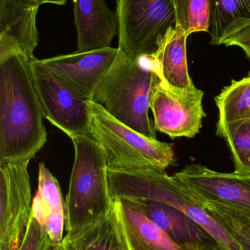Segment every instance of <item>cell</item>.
<instances>
[{
    "instance_id": "484cf974",
    "label": "cell",
    "mask_w": 250,
    "mask_h": 250,
    "mask_svg": "<svg viewBox=\"0 0 250 250\" xmlns=\"http://www.w3.org/2000/svg\"><path fill=\"white\" fill-rule=\"evenodd\" d=\"M59 248H60V250H76L66 236H65L62 243L59 245Z\"/></svg>"
},
{
    "instance_id": "52a82bcc",
    "label": "cell",
    "mask_w": 250,
    "mask_h": 250,
    "mask_svg": "<svg viewBox=\"0 0 250 250\" xmlns=\"http://www.w3.org/2000/svg\"><path fill=\"white\" fill-rule=\"evenodd\" d=\"M29 162L0 163V250H19L30 223Z\"/></svg>"
},
{
    "instance_id": "9a60e30c",
    "label": "cell",
    "mask_w": 250,
    "mask_h": 250,
    "mask_svg": "<svg viewBox=\"0 0 250 250\" xmlns=\"http://www.w3.org/2000/svg\"><path fill=\"white\" fill-rule=\"evenodd\" d=\"M36 0H0V42L19 48L27 57L39 42L37 16L40 6Z\"/></svg>"
},
{
    "instance_id": "3957f363",
    "label": "cell",
    "mask_w": 250,
    "mask_h": 250,
    "mask_svg": "<svg viewBox=\"0 0 250 250\" xmlns=\"http://www.w3.org/2000/svg\"><path fill=\"white\" fill-rule=\"evenodd\" d=\"M74 162L66 200V229L71 235L111 212L108 166L100 146L91 135L71 139Z\"/></svg>"
},
{
    "instance_id": "e0dca14e",
    "label": "cell",
    "mask_w": 250,
    "mask_h": 250,
    "mask_svg": "<svg viewBox=\"0 0 250 250\" xmlns=\"http://www.w3.org/2000/svg\"><path fill=\"white\" fill-rule=\"evenodd\" d=\"M188 36L179 26L167 32L157 52V60L161 82L172 90L185 92L195 89L189 74L186 56Z\"/></svg>"
},
{
    "instance_id": "30bf717a",
    "label": "cell",
    "mask_w": 250,
    "mask_h": 250,
    "mask_svg": "<svg viewBox=\"0 0 250 250\" xmlns=\"http://www.w3.org/2000/svg\"><path fill=\"white\" fill-rule=\"evenodd\" d=\"M173 176L195 199L224 204L250 217V175L191 164Z\"/></svg>"
},
{
    "instance_id": "83f0119b",
    "label": "cell",
    "mask_w": 250,
    "mask_h": 250,
    "mask_svg": "<svg viewBox=\"0 0 250 250\" xmlns=\"http://www.w3.org/2000/svg\"><path fill=\"white\" fill-rule=\"evenodd\" d=\"M47 250H60L59 245H53V244H51L49 248H48Z\"/></svg>"
},
{
    "instance_id": "ffe728a7",
    "label": "cell",
    "mask_w": 250,
    "mask_h": 250,
    "mask_svg": "<svg viewBox=\"0 0 250 250\" xmlns=\"http://www.w3.org/2000/svg\"><path fill=\"white\" fill-rule=\"evenodd\" d=\"M217 135L230 148L235 172L250 175V118L217 123Z\"/></svg>"
},
{
    "instance_id": "44dd1931",
    "label": "cell",
    "mask_w": 250,
    "mask_h": 250,
    "mask_svg": "<svg viewBox=\"0 0 250 250\" xmlns=\"http://www.w3.org/2000/svg\"><path fill=\"white\" fill-rule=\"evenodd\" d=\"M196 201L230 235L241 250H250V217L224 204L197 199Z\"/></svg>"
},
{
    "instance_id": "4fadbf2b",
    "label": "cell",
    "mask_w": 250,
    "mask_h": 250,
    "mask_svg": "<svg viewBox=\"0 0 250 250\" xmlns=\"http://www.w3.org/2000/svg\"><path fill=\"white\" fill-rule=\"evenodd\" d=\"M78 51H95L111 47L118 34L116 12L109 9L106 0H73Z\"/></svg>"
},
{
    "instance_id": "5bb4252c",
    "label": "cell",
    "mask_w": 250,
    "mask_h": 250,
    "mask_svg": "<svg viewBox=\"0 0 250 250\" xmlns=\"http://www.w3.org/2000/svg\"><path fill=\"white\" fill-rule=\"evenodd\" d=\"M113 201L117 224L128 250H185L132 201L122 198Z\"/></svg>"
},
{
    "instance_id": "8fae6325",
    "label": "cell",
    "mask_w": 250,
    "mask_h": 250,
    "mask_svg": "<svg viewBox=\"0 0 250 250\" xmlns=\"http://www.w3.org/2000/svg\"><path fill=\"white\" fill-rule=\"evenodd\" d=\"M118 48L56 56L38 60L36 62L67 83L88 101H92L95 89L114 64Z\"/></svg>"
},
{
    "instance_id": "4316f807",
    "label": "cell",
    "mask_w": 250,
    "mask_h": 250,
    "mask_svg": "<svg viewBox=\"0 0 250 250\" xmlns=\"http://www.w3.org/2000/svg\"><path fill=\"white\" fill-rule=\"evenodd\" d=\"M36 1H39L41 4L49 3V4H57V5H64L66 4L67 0H36Z\"/></svg>"
},
{
    "instance_id": "ba28073f",
    "label": "cell",
    "mask_w": 250,
    "mask_h": 250,
    "mask_svg": "<svg viewBox=\"0 0 250 250\" xmlns=\"http://www.w3.org/2000/svg\"><path fill=\"white\" fill-rule=\"evenodd\" d=\"M33 60L35 79L44 117L70 139L90 135L88 100Z\"/></svg>"
},
{
    "instance_id": "6da1fadb",
    "label": "cell",
    "mask_w": 250,
    "mask_h": 250,
    "mask_svg": "<svg viewBox=\"0 0 250 250\" xmlns=\"http://www.w3.org/2000/svg\"><path fill=\"white\" fill-rule=\"evenodd\" d=\"M35 58L0 42V163L30 161L47 141Z\"/></svg>"
},
{
    "instance_id": "cb8c5ba5",
    "label": "cell",
    "mask_w": 250,
    "mask_h": 250,
    "mask_svg": "<svg viewBox=\"0 0 250 250\" xmlns=\"http://www.w3.org/2000/svg\"><path fill=\"white\" fill-rule=\"evenodd\" d=\"M51 242L45 229L32 216L22 246L19 250H47Z\"/></svg>"
},
{
    "instance_id": "603a6c76",
    "label": "cell",
    "mask_w": 250,
    "mask_h": 250,
    "mask_svg": "<svg viewBox=\"0 0 250 250\" xmlns=\"http://www.w3.org/2000/svg\"><path fill=\"white\" fill-rule=\"evenodd\" d=\"M176 13V26L188 37L195 32H209L211 0H172Z\"/></svg>"
},
{
    "instance_id": "d6986e66",
    "label": "cell",
    "mask_w": 250,
    "mask_h": 250,
    "mask_svg": "<svg viewBox=\"0 0 250 250\" xmlns=\"http://www.w3.org/2000/svg\"><path fill=\"white\" fill-rule=\"evenodd\" d=\"M211 4L212 45H219L225 37L250 23V0H211Z\"/></svg>"
},
{
    "instance_id": "7402d4cb",
    "label": "cell",
    "mask_w": 250,
    "mask_h": 250,
    "mask_svg": "<svg viewBox=\"0 0 250 250\" xmlns=\"http://www.w3.org/2000/svg\"><path fill=\"white\" fill-rule=\"evenodd\" d=\"M219 110L217 123L250 118V77L233 80L215 98Z\"/></svg>"
},
{
    "instance_id": "5b68a950",
    "label": "cell",
    "mask_w": 250,
    "mask_h": 250,
    "mask_svg": "<svg viewBox=\"0 0 250 250\" xmlns=\"http://www.w3.org/2000/svg\"><path fill=\"white\" fill-rule=\"evenodd\" d=\"M113 199H145L168 204L199 223L226 250H241L225 229L211 217L195 197L165 170H123L108 168Z\"/></svg>"
},
{
    "instance_id": "ac0fdd59",
    "label": "cell",
    "mask_w": 250,
    "mask_h": 250,
    "mask_svg": "<svg viewBox=\"0 0 250 250\" xmlns=\"http://www.w3.org/2000/svg\"><path fill=\"white\" fill-rule=\"evenodd\" d=\"M66 236L76 250H128L113 208L96 223Z\"/></svg>"
},
{
    "instance_id": "2e32d148",
    "label": "cell",
    "mask_w": 250,
    "mask_h": 250,
    "mask_svg": "<svg viewBox=\"0 0 250 250\" xmlns=\"http://www.w3.org/2000/svg\"><path fill=\"white\" fill-rule=\"evenodd\" d=\"M32 216L48 233L53 245H60L66 227V202L58 181L44 163H39L38 185L32 201Z\"/></svg>"
},
{
    "instance_id": "8992f818",
    "label": "cell",
    "mask_w": 250,
    "mask_h": 250,
    "mask_svg": "<svg viewBox=\"0 0 250 250\" xmlns=\"http://www.w3.org/2000/svg\"><path fill=\"white\" fill-rule=\"evenodd\" d=\"M119 51L131 58L153 56L176 27L172 0H117Z\"/></svg>"
},
{
    "instance_id": "d4e9b609",
    "label": "cell",
    "mask_w": 250,
    "mask_h": 250,
    "mask_svg": "<svg viewBox=\"0 0 250 250\" xmlns=\"http://www.w3.org/2000/svg\"><path fill=\"white\" fill-rule=\"evenodd\" d=\"M219 45L240 47L250 60V23L225 37ZM248 76L250 77V71Z\"/></svg>"
},
{
    "instance_id": "7c38bea8",
    "label": "cell",
    "mask_w": 250,
    "mask_h": 250,
    "mask_svg": "<svg viewBox=\"0 0 250 250\" xmlns=\"http://www.w3.org/2000/svg\"><path fill=\"white\" fill-rule=\"evenodd\" d=\"M129 201L183 250H226L203 226L181 210L151 200Z\"/></svg>"
},
{
    "instance_id": "9c48e42d",
    "label": "cell",
    "mask_w": 250,
    "mask_h": 250,
    "mask_svg": "<svg viewBox=\"0 0 250 250\" xmlns=\"http://www.w3.org/2000/svg\"><path fill=\"white\" fill-rule=\"evenodd\" d=\"M204 95L197 87L187 92H175L160 79L153 91L150 105L156 130L172 139L195 137L206 116L203 106Z\"/></svg>"
},
{
    "instance_id": "277c9868",
    "label": "cell",
    "mask_w": 250,
    "mask_h": 250,
    "mask_svg": "<svg viewBox=\"0 0 250 250\" xmlns=\"http://www.w3.org/2000/svg\"><path fill=\"white\" fill-rule=\"evenodd\" d=\"M90 135L100 146L108 168L165 170L176 165L173 144L150 138L120 123L102 106L88 101Z\"/></svg>"
},
{
    "instance_id": "7a4b0ae2",
    "label": "cell",
    "mask_w": 250,
    "mask_h": 250,
    "mask_svg": "<svg viewBox=\"0 0 250 250\" xmlns=\"http://www.w3.org/2000/svg\"><path fill=\"white\" fill-rule=\"evenodd\" d=\"M159 81V66L154 56L131 58L119 51L92 101L120 123L157 139L149 111L153 91Z\"/></svg>"
}]
</instances>
